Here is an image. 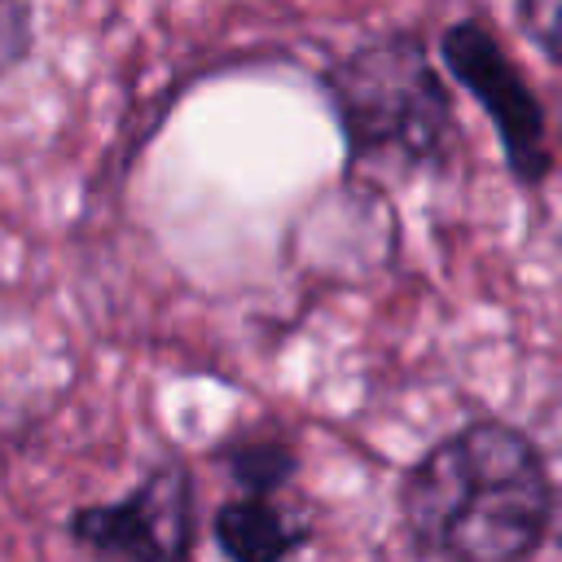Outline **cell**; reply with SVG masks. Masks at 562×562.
<instances>
[{
    "mask_svg": "<svg viewBox=\"0 0 562 562\" xmlns=\"http://www.w3.org/2000/svg\"><path fill=\"white\" fill-rule=\"evenodd\" d=\"M395 509L426 562H531L553 536L558 487L531 430L474 417L408 461Z\"/></svg>",
    "mask_w": 562,
    "mask_h": 562,
    "instance_id": "cell-1",
    "label": "cell"
},
{
    "mask_svg": "<svg viewBox=\"0 0 562 562\" xmlns=\"http://www.w3.org/2000/svg\"><path fill=\"white\" fill-rule=\"evenodd\" d=\"M347 162L395 158L408 171H443L457 149V105L422 26H386L316 75Z\"/></svg>",
    "mask_w": 562,
    "mask_h": 562,
    "instance_id": "cell-2",
    "label": "cell"
},
{
    "mask_svg": "<svg viewBox=\"0 0 562 562\" xmlns=\"http://www.w3.org/2000/svg\"><path fill=\"white\" fill-rule=\"evenodd\" d=\"M66 536L92 562H193L198 479L180 457H162L123 496L70 509Z\"/></svg>",
    "mask_w": 562,
    "mask_h": 562,
    "instance_id": "cell-3",
    "label": "cell"
},
{
    "mask_svg": "<svg viewBox=\"0 0 562 562\" xmlns=\"http://www.w3.org/2000/svg\"><path fill=\"white\" fill-rule=\"evenodd\" d=\"M439 61L443 70L470 92V101L487 114L501 140L505 171L522 189H540L553 176V140L549 114L509 48L496 40L492 26L479 18H457L439 31Z\"/></svg>",
    "mask_w": 562,
    "mask_h": 562,
    "instance_id": "cell-4",
    "label": "cell"
},
{
    "mask_svg": "<svg viewBox=\"0 0 562 562\" xmlns=\"http://www.w3.org/2000/svg\"><path fill=\"white\" fill-rule=\"evenodd\" d=\"M211 536L228 562H290L312 544L316 522L281 496H228L211 518Z\"/></svg>",
    "mask_w": 562,
    "mask_h": 562,
    "instance_id": "cell-5",
    "label": "cell"
},
{
    "mask_svg": "<svg viewBox=\"0 0 562 562\" xmlns=\"http://www.w3.org/2000/svg\"><path fill=\"white\" fill-rule=\"evenodd\" d=\"M237 496H281L299 474V443L285 430H246L220 452Z\"/></svg>",
    "mask_w": 562,
    "mask_h": 562,
    "instance_id": "cell-6",
    "label": "cell"
},
{
    "mask_svg": "<svg viewBox=\"0 0 562 562\" xmlns=\"http://www.w3.org/2000/svg\"><path fill=\"white\" fill-rule=\"evenodd\" d=\"M35 48V0H0V75L18 70Z\"/></svg>",
    "mask_w": 562,
    "mask_h": 562,
    "instance_id": "cell-7",
    "label": "cell"
},
{
    "mask_svg": "<svg viewBox=\"0 0 562 562\" xmlns=\"http://www.w3.org/2000/svg\"><path fill=\"white\" fill-rule=\"evenodd\" d=\"M522 35L540 48L544 61H558V0H514Z\"/></svg>",
    "mask_w": 562,
    "mask_h": 562,
    "instance_id": "cell-8",
    "label": "cell"
}]
</instances>
